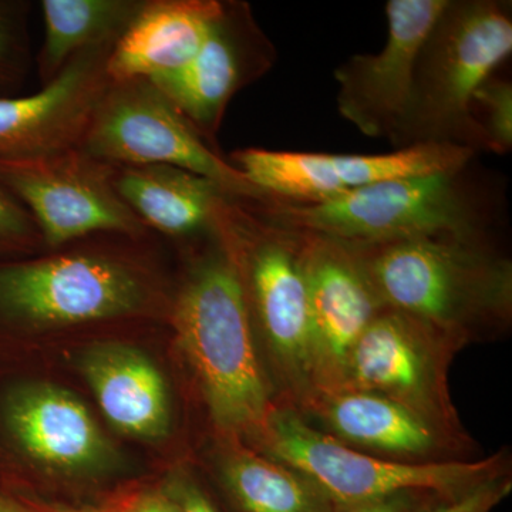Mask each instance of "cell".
<instances>
[{
  "label": "cell",
  "instance_id": "1",
  "mask_svg": "<svg viewBox=\"0 0 512 512\" xmlns=\"http://www.w3.org/2000/svg\"><path fill=\"white\" fill-rule=\"evenodd\" d=\"M224 207V205H222ZM218 214L170 302L171 322L208 412L227 439L254 441L276 406L234 252Z\"/></svg>",
  "mask_w": 512,
  "mask_h": 512
},
{
  "label": "cell",
  "instance_id": "2",
  "mask_svg": "<svg viewBox=\"0 0 512 512\" xmlns=\"http://www.w3.org/2000/svg\"><path fill=\"white\" fill-rule=\"evenodd\" d=\"M353 248L384 308L419 320L460 350L511 325V261L488 247L481 234Z\"/></svg>",
  "mask_w": 512,
  "mask_h": 512
},
{
  "label": "cell",
  "instance_id": "3",
  "mask_svg": "<svg viewBox=\"0 0 512 512\" xmlns=\"http://www.w3.org/2000/svg\"><path fill=\"white\" fill-rule=\"evenodd\" d=\"M147 237L93 235L39 258L0 261V335L154 311L160 301L156 276L134 252Z\"/></svg>",
  "mask_w": 512,
  "mask_h": 512
},
{
  "label": "cell",
  "instance_id": "4",
  "mask_svg": "<svg viewBox=\"0 0 512 512\" xmlns=\"http://www.w3.org/2000/svg\"><path fill=\"white\" fill-rule=\"evenodd\" d=\"M512 53L510 6L448 0L421 47L409 114L396 146L453 144L491 153L474 94Z\"/></svg>",
  "mask_w": 512,
  "mask_h": 512
},
{
  "label": "cell",
  "instance_id": "5",
  "mask_svg": "<svg viewBox=\"0 0 512 512\" xmlns=\"http://www.w3.org/2000/svg\"><path fill=\"white\" fill-rule=\"evenodd\" d=\"M252 443L265 456L311 480L338 511L407 491L453 498L510 473L505 451L480 460L443 463H402L372 456L323 433L288 403H276Z\"/></svg>",
  "mask_w": 512,
  "mask_h": 512
},
{
  "label": "cell",
  "instance_id": "6",
  "mask_svg": "<svg viewBox=\"0 0 512 512\" xmlns=\"http://www.w3.org/2000/svg\"><path fill=\"white\" fill-rule=\"evenodd\" d=\"M222 224L237 261L254 328L264 339L288 404L313 393L311 325L301 234L266 218L258 201L228 198Z\"/></svg>",
  "mask_w": 512,
  "mask_h": 512
},
{
  "label": "cell",
  "instance_id": "7",
  "mask_svg": "<svg viewBox=\"0 0 512 512\" xmlns=\"http://www.w3.org/2000/svg\"><path fill=\"white\" fill-rule=\"evenodd\" d=\"M463 171L382 181L315 204L268 197L258 207L282 227L353 247L429 235L481 234L483 220L461 180Z\"/></svg>",
  "mask_w": 512,
  "mask_h": 512
},
{
  "label": "cell",
  "instance_id": "8",
  "mask_svg": "<svg viewBox=\"0 0 512 512\" xmlns=\"http://www.w3.org/2000/svg\"><path fill=\"white\" fill-rule=\"evenodd\" d=\"M79 150L111 167L173 165L202 175L241 200H265L244 174L212 150L147 79L110 82Z\"/></svg>",
  "mask_w": 512,
  "mask_h": 512
},
{
  "label": "cell",
  "instance_id": "9",
  "mask_svg": "<svg viewBox=\"0 0 512 512\" xmlns=\"http://www.w3.org/2000/svg\"><path fill=\"white\" fill-rule=\"evenodd\" d=\"M458 350L419 320L386 308L357 340L339 389L380 394L458 439H468L448 387Z\"/></svg>",
  "mask_w": 512,
  "mask_h": 512
},
{
  "label": "cell",
  "instance_id": "10",
  "mask_svg": "<svg viewBox=\"0 0 512 512\" xmlns=\"http://www.w3.org/2000/svg\"><path fill=\"white\" fill-rule=\"evenodd\" d=\"M114 167L79 148L33 163L0 165V184L32 215L47 249L100 234H151L121 200Z\"/></svg>",
  "mask_w": 512,
  "mask_h": 512
},
{
  "label": "cell",
  "instance_id": "11",
  "mask_svg": "<svg viewBox=\"0 0 512 512\" xmlns=\"http://www.w3.org/2000/svg\"><path fill=\"white\" fill-rule=\"evenodd\" d=\"M476 153L453 144H414L387 154H326L244 148L229 163L266 197L315 204L382 181L466 170Z\"/></svg>",
  "mask_w": 512,
  "mask_h": 512
},
{
  "label": "cell",
  "instance_id": "12",
  "mask_svg": "<svg viewBox=\"0 0 512 512\" xmlns=\"http://www.w3.org/2000/svg\"><path fill=\"white\" fill-rule=\"evenodd\" d=\"M276 49L251 5L224 0V6L197 55L177 72L151 77L198 136L218 151L217 138L229 103L264 77L276 62Z\"/></svg>",
  "mask_w": 512,
  "mask_h": 512
},
{
  "label": "cell",
  "instance_id": "13",
  "mask_svg": "<svg viewBox=\"0 0 512 512\" xmlns=\"http://www.w3.org/2000/svg\"><path fill=\"white\" fill-rule=\"evenodd\" d=\"M447 3L389 0L383 49L349 57L335 70L340 116L360 133L397 144L409 114L421 47Z\"/></svg>",
  "mask_w": 512,
  "mask_h": 512
},
{
  "label": "cell",
  "instance_id": "14",
  "mask_svg": "<svg viewBox=\"0 0 512 512\" xmlns=\"http://www.w3.org/2000/svg\"><path fill=\"white\" fill-rule=\"evenodd\" d=\"M299 234L311 325L313 393L328 392L342 386L357 340L386 308L355 248L335 239Z\"/></svg>",
  "mask_w": 512,
  "mask_h": 512
},
{
  "label": "cell",
  "instance_id": "15",
  "mask_svg": "<svg viewBox=\"0 0 512 512\" xmlns=\"http://www.w3.org/2000/svg\"><path fill=\"white\" fill-rule=\"evenodd\" d=\"M116 42L80 53L39 92L0 97V165L33 163L79 148L110 84L107 60Z\"/></svg>",
  "mask_w": 512,
  "mask_h": 512
},
{
  "label": "cell",
  "instance_id": "16",
  "mask_svg": "<svg viewBox=\"0 0 512 512\" xmlns=\"http://www.w3.org/2000/svg\"><path fill=\"white\" fill-rule=\"evenodd\" d=\"M298 412L346 446L402 463L464 460L471 444L409 407L365 390L315 392Z\"/></svg>",
  "mask_w": 512,
  "mask_h": 512
},
{
  "label": "cell",
  "instance_id": "17",
  "mask_svg": "<svg viewBox=\"0 0 512 512\" xmlns=\"http://www.w3.org/2000/svg\"><path fill=\"white\" fill-rule=\"evenodd\" d=\"M0 444L10 454L72 473L96 470L111 451L84 404L32 380H8L0 387Z\"/></svg>",
  "mask_w": 512,
  "mask_h": 512
},
{
  "label": "cell",
  "instance_id": "18",
  "mask_svg": "<svg viewBox=\"0 0 512 512\" xmlns=\"http://www.w3.org/2000/svg\"><path fill=\"white\" fill-rule=\"evenodd\" d=\"M224 0H144L109 60L110 82L177 72L194 59Z\"/></svg>",
  "mask_w": 512,
  "mask_h": 512
},
{
  "label": "cell",
  "instance_id": "19",
  "mask_svg": "<svg viewBox=\"0 0 512 512\" xmlns=\"http://www.w3.org/2000/svg\"><path fill=\"white\" fill-rule=\"evenodd\" d=\"M113 180L148 231L185 244L211 232L232 197L214 181L173 165L114 167Z\"/></svg>",
  "mask_w": 512,
  "mask_h": 512
},
{
  "label": "cell",
  "instance_id": "20",
  "mask_svg": "<svg viewBox=\"0 0 512 512\" xmlns=\"http://www.w3.org/2000/svg\"><path fill=\"white\" fill-rule=\"evenodd\" d=\"M82 372L101 412L121 433L160 439L170 431L167 384L143 353L121 343H100L84 353Z\"/></svg>",
  "mask_w": 512,
  "mask_h": 512
},
{
  "label": "cell",
  "instance_id": "21",
  "mask_svg": "<svg viewBox=\"0 0 512 512\" xmlns=\"http://www.w3.org/2000/svg\"><path fill=\"white\" fill-rule=\"evenodd\" d=\"M144 0H42V47L37 53L40 84L52 82L80 53L116 42Z\"/></svg>",
  "mask_w": 512,
  "mask_h": 512
},
{
  "label": "cell",
  "instance_id": "22",
  "mask_svg": "<svg viewBox=\"0 0 512 512\" xmlns=\"http://www.w3.org/2000/svg\"><path fill=\"white\" fill-rule=\"evenodd\" d=\"M222 485L241 512H336L328 497L293 468L261 451L229 447Z\"/></svg>",
  "mask_w": 512,
  "mask_h": 512
},
{
  "label": "cell",
  "instance_id": "23",
  "mask_svg": "<svg viewBox=\"0 0 512 512\" xmlns=\"http://www.w3.org/2000/svg\"><path fill=\"white\" fill-rule=\"evenodd\" d=\"M30 3L0 0V97L16 96L30 72Z\"/></svg>",
  "mask_w": 512,
  "mask_h": 512
},
{
  "label": "cell",
  "instance_id": "24",
  "mask_svg": "<svg viewBox=\"0 0 512 512\" xmlns=\"http://www.w3.org/2000/svg\"><path fill=\"white\" fill-rule=\"evenodd\" d=\"M474 116L483 128L491 153L507 154L512 147V86L490 77L474 94Z\"/></svg>",
  "mask_w": 512,
  "mask_h": 512
},
{
  "label": "cell",
  "instance_id": "25",
  "mask_svg": "<svg viewBox=\"0 0 512 512\" xmlns=\"http://www.w3.org/2000/svg\"><path fill=\"white\" fill-rule=\"evenodd\" d=\"M45 248L28 210L0 184V261L26 258Z\"/></svg>",
  "mask_w": 512,
  "mask_h": 512
},
{
  "label": "cell",
  "instance_id": "26",
  "mask_svg": "<svg viewBox=\"0 0 512 512\" xmlns=\"http://www.w3.org/2000/svg\"><path fill=\"white\" fill-rule=\"evenodd\" d=\"M512 490L511 473L490 478L466 493L440 501L426 512H493Z\"/></svg>",
  "mask_w": 512,
  "mask_h": 512
},
{
  "label": "cell",
  "instance_id": "27",
  "mask_svg": "<svg viewBox=\"0 0 512 512\" xmlns=\"http://www.w3.org/2000/svg\"><path fill=\"white\" fill-rule=\"evenodd\" d=\"M443 500L448 498L439 494L423 493V491H407V493L392 495V497L336 512H426Z\"/></svg>",
  "mask_w": 512,
  "mask_h": 512
},
{
  "label": "cell",
  "instance_id": "28",
  "mask_svg": "<svg viewBox=\"0 0 512 512\" xmlns=\"http://www.w3.org/2000/svg\"><path fill=\"white\" fill-rule=\"evenodd\" d=\"M174 498L181 512H218L210 498L192 481H181L175 487Z\"/></svg>",
  "mask_w": 512,
  "mask_h": 512
},
{
  "label": "cell",
  "instance_id": "29",
  "mask_svg": "<svg viewBox=\"0 0 512 512\" xmlns=\"http://www.w3.org/2000/svg\"><path fill=\"white\" fill-rule=\"evenodd\" d=\"M124 512H181L174 495L158 493L141 495Z\"/></svg>",
  "mask_w": 512,
  "mask_h": 512
},
{
  "label": "cell",
  "instance_id": "30",
  "mask_svg": "<svg viewBox=\"0 0 512 512\" xmlns=\"http://www.w3.org/2000/svg\"><path fill=\"white\" fill-rule=\"evenodd\" d=\"M0 512H29L22 505L16 503L9 495L0 493Z\"/></svg>",
  "mask_w": 512,
  "mask_h": 512
},
{
  "label": "cell",
  "instance_id": "31",
  "mask_svg": "<svg viewBox=\"0 0 512 512\" xmlns=\"http://www.w3.org/2000/svg\"><path fill=\"white\" fill-rule=\"evenodd\" d=\"M53 512H100L94 510H64V508H59V510H55Z\"/></svg>",
  "mask_w": 512,
  "mask_h": 512
}]
</instances>
